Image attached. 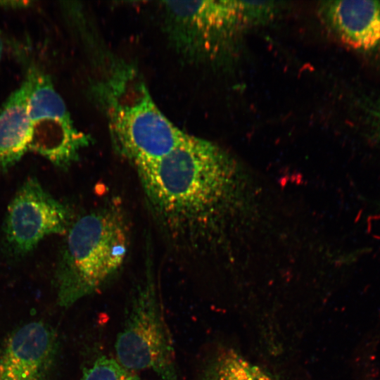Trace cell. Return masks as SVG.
<instances>
[{"instance_id": "cell-1", "label": "cell", "mask_w": 380, "mask_h": 380, "mask_svg": "<svg viewBox=\"0 0 380 380\" xmlns=\"http://www.w3.org/2000/svg\"><path fill=\"white\" fill-rule=\"evenodd\" d=\"M234 169L220 147L187 133L167 155L136 168L148 210L170 243H192L225 197Z\"/></svg>"}, {"instance_id": "cell-2", "label": "cell", "mask_w": 380, "mask_h": 380, "mask_svg": "<svg viewBox=\"0 0 380 380\" xmlns=\"http://www.w3.org/2000/svg\"><path fill=\"white\" fill-rule=\"evenodd\" d=\"M103 66L92 91L115 151L135 168L167 155L186 133L158 108L135 68L114 58Z\"/></svg>"}, {"instance_id": "cell-3", "label": "cell", "mask_w": 380, "mask_h": 380, "mask_svg": "<svg viewBox=\"0 0 380 380\" xmlns=\"http://www.w3.org/2000/svg\"><path fill=\"white\" fill-rule=\"evenodd\" d=\"M55 272L57 300L68 308L101 289L126 259L129 229L124 213L110 203L70 227Z\"/></svg>"}, {"instance_id": "cell-4", "label": "cell", "mask_w": 380, "mask_h": 380, "mask_svg": "<svg viewBox=\"0 0 380 380\" xmlns=\"http://www.w3.org/2000/svg\"><path fill=\"white\" fill-rule=\"evenodd\" d=\"M161 7L170 44L192 62L216 60L253 25L245 1H167Z\"/></svg>"}, {"instance_id": "cell-5", "label": "cell", "mask_w": 380, "mask_h": 380, "mask_svg": "<svg viewBox=\"0 0 380 380\" xmlns=\"http://www.w3.org/2000/svg\"><path fill=\"white\" fill-rule=\"evenodd\" d=\"M115 350L126 370L150 369L160 380H178L174 344L151 270L132 298Z\"/></svg>"}, {"instance_id": "cell-6", "label": "cell", "mask_w": 380, "mask_h": 380, "mask_svg": "<svg viewBox=\"0 0 380 380\" xmlns=\"http://www.w3.org/2000/svg\"><path fill=\"white\" fill-rule=\"evenodd\" d=\"M29 71L32 84L28 101V151L40 155L59 169L67 170L78 160L92 139L75 126L49 76L35 68Z\"/></svg>"}, {"instance_id": "cell-7", "label": "cell", "mask_w": 380, "mask_h": 380, "mask_svg": "<svg viewBox=\"0 0 380 380\" xmlns=\"http://www.w3.org/2000/svg\"><path fill=\"white\" fill-rule=\"evenodd\" d=\"M68 207L53 196L34 177L18 188L9 203L4 224L6 245L23 256L46 236L65 235L70 228Z\"/></svg>"}, {"instance_id": "cell-8", "label": "cell", "mask_w": 380, "mask_h": 380, "mask_svg": "<svg viewBox=\"0 0 380 380\" xmlns=\"http://www.w3.org/2000/svg\"><path fill=\"white\" fill-rule=\"evenodd\" d=\"M60 341L42 321L26 323L0 342V380H53Z\"/></svg>"}, {"instance_id": "cell-9", "label": "cell", "mask_w": 380, "mask_h": 380, "mask_svg": "<svg viewBox=\"0 0 380 380\" xmlns=\"http://www.w3.org/2000/svg\"><path fill=\"white\" fill-rule=\"evenodd\" d=\"M328 27L360 53H380V1H329L320 6Z\"/></svg>"}, {"instance_id": "cell-10", "label": "cell", "mask_w": 380, "mask_h": 380, "mask_svg": "<svg viewBox=\"0 0 380 380\" xmlns=\"http://www.w3.org/2000/svg\"><path fill=\"white\" fill-rule=\"evenodd\" d=\"M32 78L30 71L21 84L0 107V175L28 151V101Z\"/></svg>"}, {"instance_id": "cell-11", "label": "cell", "mask_w": 380, "mask_h": 380, "mask_svg": "<svg viewBox=\"0 0 380 380\" xmlns=\"http://www.w3.org/2000/svg\"><path fill=\"white\" fill-rule=\"evenodd\" d=\"M201 380H276L258 365L233 349L220 350L209 363Z\"/></svg>"}, {"instance_id": "cell-12", "label": "cell", "mask_w": 380, "mask_h": 380, "mask_svg": "<svg viewBox=\"0 0 380 380\" xmlns=\"http://www.w3.org/2000/svg\"><path fill=\"white\" fill-rule=\"evenodd\" d=\"M127 374L116 360L102 356L84 369L81 380H125Z\"/></svg>"}, {"instance_id": "cell-13", "label": "cell", "mask_w": 380, "mask_h": 380, "mask_svg": "<svg viewBox=\"0 0 380 380\" xmlns=\"http://www.w3.org/2000/svg\"><path fill=\"white\" fill-rule=\"evenodd\" d=\"M361 106L367 129L380 141V96L364 99Z\"/></svg>"}, {"instance_id": "cell-14", "label": "cell", "mask_w": 380, "mask_h": 380, "mask_svg": "<svg viewBox=\"0 0 380 380\" xmlns=\"http://www.w3.org/2000/svg\"><path fill=\"white\" fill-rule=\"evenodd\" d=\"M31 2L25 1H0L1 6L8 8H23L27 7Z\"/></svg>"}, {"instance_id": "cell-15", "label": "cell", "mask_w": 380, "mask_h": 380, "mask_svg": "<svg viewBox=\"0 0 380 380\" xmlns=\"http://www.w3.org/2000/svg\"><path fill=\"white\" fill-rule=\"evenodd\" d=\"M4 53V43L1 37L0 36V62L1 61L3 58Z\"/></svg>"}, {"instance_id": "cell-16", "label": "cell", "mask_w": 380, "mask_h": 380, "mask_svg": "<svg viewBox=\"0 0 380 380\" xmlns=\"http://www.w3.org/2000/svg\"><path fill=\"white\" fill-rule=\"evenodd\" d=\"M125 380H139V379L138 378V376H135L134 374L128 373Z\"/></svg>"}]
</instances>
